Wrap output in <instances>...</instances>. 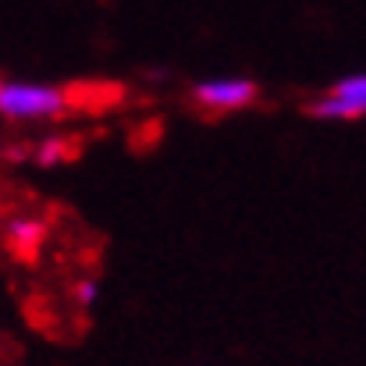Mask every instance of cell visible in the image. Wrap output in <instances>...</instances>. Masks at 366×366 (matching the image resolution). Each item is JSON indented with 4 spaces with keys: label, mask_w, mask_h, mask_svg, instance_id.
<instances>
[{
    "label": "cell",
    "mask_w": 366,
    "mask_h": 366,
    "mask_svg": "<svg viewBox=\"0 0 366 366\" xmlns=\"http://www.w3.org/2000/svg\"><path fill=\"white\" fill-rule=\"evenodd\" d=\"M4 235H7L11 249H18L21 256H32L46 239V224L32 214H11L4 224Z\"/></svg>",
    "instance_id": "277c9868"
},
{
    "label": "cell",
    "mask_w": 366,
    "mask_h": 366,
    "mask_svg": "<svg viewBox=\"0 0 366 366\" xmlns=\"http://www.w3.org/2000/svg\"><path fill=\"white\" fill-rule=\"evenodd\" d=\"M75 302L82 306V310H93L97 306V299H100V285H97V277H82V281H75Z\"/></svg>",
    "instance_id": "8992f818"
},
{
    "label": "cell",
    "mask_w": 366,
    "mask_h": 366,
    "mask_svg": "<svg viewBox=\"0 0 366 366\" xmlns=\"http://www.w3.org/2000/svg\"><path fill=\"white\" fill-rule=\"evenodd\" d=\"M259 97V86L252 79H207L192 86V100L210 114H232L242 111Z\"/></svg>",
    "instance_id": "3957f363"
},
{
    "label": "cell",
    "mask_w": 366,
    "mask_h": 366,
    "mask_svg": "<svg viewBox=\"0 0 366 366\" xmlns=\"http://www.w3.org/2000/svg\"><path fill=\"white\" fill-rule=\"evenodd\" d=\"M64 160H68V142H64V139L50 135V139L39 142V149H36V164H39V167H57V164H64Z\"/></svg>",
    "instance_id": "5b68a950"
},
{
    "label": "cell",
    "mask_w": 366,
    "mask_h": 366,
    "mask_svg": "<svg viewBox=\"0 0 366 366\" xmlns=\"http://www.w3.org/2000/svg\"><path fill=\"white\" fill-rule=\"evenodd\" d=\"M68 111V93L46 82H0V114L7 122H54Z\"/></svg>",
    "instance_id": "6da1fadb"
},
{
    "label": "cell",
    "mask_w": 366,
    "mask_h": 366,
    "mask_svg": "<svg viewBox=\"0 0 366 366\" xmlns=\"http://www.w3.org/2000/svg\"><path fill=\"white\" fill-rule=\"evenodd\" d=\"M310 114L320 122H356L366 118V75H349L335 82L320 100L310 104Z\"/></svg>",
    "instance_id": "7a4b0ae2"
}]
</instances>
